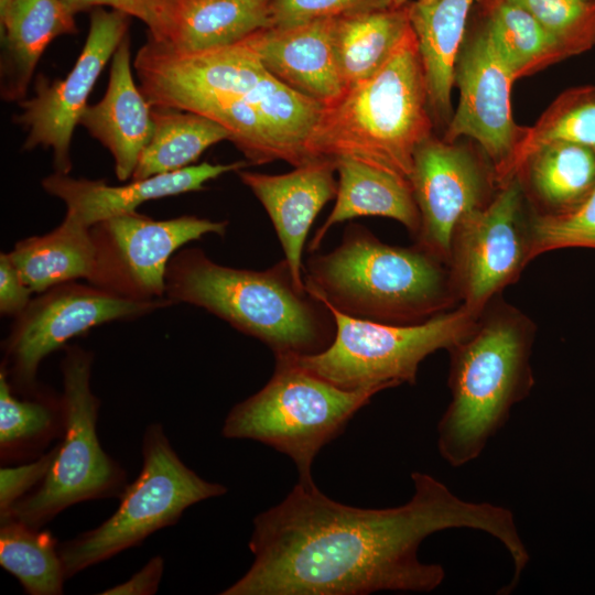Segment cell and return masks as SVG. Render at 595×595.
<instances>
[{"instance_id": "obj_31", "label": "cell", "mask_w": 595, "mask_h": 595, "mask_svg": "<svg viewBox=\"0 0 595 595\" xmlns=\"http://www.w3.org/2000/svg\"><path fill=\"white\" fill-rule=\"evenodd\" d=\"M484 29L516 79L566 58L530 13L505 0L494 4Z\"/></svg>"}, {"instance_id": "obj_14", "label": "cell", "mask_w": 595, "mask_h": 595, "mask_svg": "<svg viewBox=\"0 0 595 595\" xmlns=\"http://www.w3.org/2000/svg\"><path fill=\"white\" fill-rule=\"evenodd\" d=\"M515 80L485 29L462 45L454 80L459 102L444 140H475L493 161L494 176L510 159L522 130L511 110Z\"/></svg>"}, {"instance_id": "obj_5", "label": "cell", "mask_w": 595, "mask_h": 595, "mask_svg": "<svg viewBox=\"0 0 595 595\" xmlns=\"http://www.w3.org/2000/svg\"><path fill=\"white\" fill-rule=\"evenodd\" d=\"M428 90L412 28L385 65L323 107L309 161L351 158L410 182L416 148L431 137Z\"/></svg>"}, {"instance_id": "obj_38", "label": "cell", "mask_w": 595, "mask_h": 595, "mask_svg": "<svg viewBox=\"0 0 595 595\" xmlns=\"http://www.w3.org/2000/svg\"><path fill=\"white\" fill-rule=\"evenodd\" d=\"M164 571V560L161 555L151 558L128 581L104 591L102 595H151L155 594Z\"/></svg>"}, {"instance_id": "obj_37", "label": "cell", "mask_w": 595, "mask_h": 595, "mask_svg": "<svg viewBox=\"0 0 595 595\" xmlns=\"http://www.w3.org/2000/svg\"><path fill=\"white\" fill-rule=\"evenodd\" d=\"M33 292L25 284L8 252L0 255V312L18 316L31 302Z\"/></svg>"}, {"instance_id": "obj_2", "label": "cell", "mask_w": 595, "mask_h": 595, "mask_svg": "<svg viewBox=\"0 0 595 595\" xmlns=\"http://www.w3.org/2000/svg\"><path fill=\"white\" fill-rule=\"evenodd\" d=\"M536 326L518 309L493 300L450 349L451 401L437 423V450L452 467L476 459L526 399Z\"/></svg>"}, {"instance_id": "obj_27", "label": "cell", "mask_w": 595, "mask_h": 595, "mask_svg": "<svg viewBox=\"0 0 595 595\" xmlns=\"http://www.w3.org/2000/svg\"><path fill=\"white\" fill-rule=\"evenodd\" d=\"M529 180L533 195L547 208L561 214L577 206L595 186V151L556 141L536 150L518 175Z\"/></svg>"}, {"instance_id": "obj_12", "label": "cell", "mask_w": 595, "mask_h": 595, "mask_svg": "<svg viewBox=\"0 0 595 595\" xmlns=\"http://www.w3.org/2000/svg\"><path fill=\"white\" fill-rule=\"evenodd\" d=\"M227 221L193 215L155 220L138 212L90 227L96 250L90 284L122 298L151 301L165 296L167 266L184 245L208 234L224 236Z\"/></svg>"}, {"instance_id": "obj_40", "label": "cell", "mask_w": 595, "mask_h": 595, "mask_svg": "<svg viewBox=\"0 0 595 595\" xmlns=\"http://www.w3.org/2000/svg\"><path fill=\"white\" fill-rule=\"evenodd\" d=\"M14 0H0V22L4 20Z\"/></svg>"}, {"instance_id": "obj_20", "label": "cell", "mask_w": 595, "mask_h": 595, "mask_svg": "<svg viewBox=\"0 0 595 595\" xmlns=\"http://www.w3.org/2000/svg\"><path fill=\"white\" fill-rule=\"evenodd\" d=\"M74 15L62 0H14L1 29L0 96L25 99L36 65L57 36L77 32Z\"/></svg>"}, {"instance_id": "obj_25", "label": "cell", "mask_w": 595, "mask_h": 595, "mask_svg": "<svg viewBox=\"0 0 595 595\" xmlns=\"http://www.w3.org/2000/svg\"><path fill=\"white\" fill-rule=\"evenodd\" d=\"M410 29L408 8L336 18L334 46L345 90L379 71Z\"/></svg>"}, {"instance_id": "obj_35", "label": "cell", "mask_w": 595, "mask_h": 595, "mask_svg": "<svg viewBox=\"0 0 595 595\" xmlns=\"http://www.w3.org/2000/svg\"><path fill=\"white\" fill-rule=\"evenodd\" d=\"M57 445L29 463L0 469V517L36 488L48 473L56 455Z\"/></svg>"}, {"instance_id": "obj_23", "label": "cell", "mask_w": 595, "mask_h": 595, "mask_svg": "<svg viewBox=\"0 0 595 595\" xmlns=\"http://www.w3.org/2000/svg\"><path fill=\"white\" fill-rule=\"evenodd\" d=\"M8 255L31 291L42 293L78 279L89 281L96 250L90 228L66 214L52 231L20 240Z\"/></svg>"}, {"instance_id": "obj_17", "label": "cell", "mask_w": 595, "mask_h": 595, "mask_svg": "<svg viewBox=\"0 0 595 595\" xmlns=\"http://www.w3.org/2000/svg\"><path fill=\"white\" fill-rule=\"evenodd\" d=\"M247 165V161L203 162L118 186L108 185L104 180L74 178L55 172L43 178L42 186L65 203L67 215L90 228L108 218L137 212L138 206L148 201L202 191L205 183Z\"/></svg>"}, {"instance_id": "obj_29", "label": "cell", "mask_w": 595, "mask_h": 595, "mask_svg": "<svg viewBox=\"0 0 595 595\" xmlns=\"http://www.w3.org/2000/svg\"><path fill=\"white\" fill-rule=\"evenodd\" d=\"M64 429L62 398L37 393L18 398L0 369V455L2 462L36 455Z\"/></svg>"}, {"instance_id": "obj_19", "label": "cell", "mask_w": 595, "mask_h": 595, "mask_svg": "<svg viewBox=\"0 0 595 595\" xmlns=\"http://www.w3.org/2000/svg\"><path fill=\"white\" fill-rule=\"evenodd\" d=\"M79 125L112 154L119 181L132 177L153 133L152 106L137 86L127 34L111 57L104 97L84 110Z\"/></svg>"}, {"instance_id": "obj_7", "label": "cell", "mask_w": 595, "mask_h": 595, "mask_svg": "<svg viewBox=\"0 0 595 595\" xmlns=\"http://www.w3.org/2000/svg\"><path fill=\"white\" fill-rule=\"evenodd\" d=\"M332 313L335 335L327 348L289 359L345 390L378 392L415 383L420 364L439 349H450L472 328L477 316L462 305L418 324H387Z\"/></svg>"}, {"instance_id": "obj_34", "label": "cell", "mask_w": 595, "mask_h": 595, "mask_svg": "<svg viewBox=\"0 0 595 595\" xmlns=\"http://www.w3.org/2000/svg\"><path fill=\"white\" fill-rule=\"evenodd\" d=\"M391 0H271L272 26L289 28L321 19L386 9Z\"/></svg>"}, {"instance_id": "obj_30", "label": "cell", "mask_w": 595, "mask_h": 595, "mask_svg": "<svg viewBox=\"0 0 595 595\" xmlns=\"http://www.w3.org/2000/svg\"><path fill=\"white\" fill-rule=\"evenodd\" d=\"M15 519L1 521L0 565L30 595H60L66 580L58 543L50 531Z\"/></svg>"}, {"instance_id": "obj_6", "label": "cell", "mask_w": 595, "mask_h": 595, "mask_svg": "<svg viewBox=\"0 0 595 595\" xmlns=\"http://www.w3.org/2000/svg\"><path fill=\"white\" fill-rule=\"evenodd\" d=\"M376 393L374 389H342L289 359H275L270 380L232 407L221 434L255 440L284 453L294 462L299 482L311 484L317 453L343 433Z\"/></svg>"}, {"instance_id": "obj_15", "label": "cell", "mask_w": 595, "mask_h": 595, "mask_svg": "<svg viewBox=\"0 0 595 595\" xmlns=\"http://www.w3.org/2000/svg\"><path fill=\"white\" fill-rule=\"evenodd\" d=\"M410 183L420 214L418 245L448 264L456 227L485 204V173L465 148L430 137L414 152Z\"/></svg>"}, {"instance_id": "obj_4", "label": "cell", "mask_w": 595, "mask_h": 595, "mask_svg": "<svg viewBox=\"0 0 595 595\" xmlns=\"http://www.w3.org/2000/svg\"><path fill=\"white\" fill-rule=\"evenodd\" d=\"M305 290L349 316L418 324L457 301L448 264L420 245L391 246L360 225L332 251L307 259Z\"/></svg>"}, {"instance_id": "obj_33", "label": "cell", "mask_w": 595, "mask_h": 595, "mask_svg": "<svg viewBox=\"0 0 595 595\" xmlns=\"http://www.w3.org/2000/svg\"><path fill=\"white\" fill-rule=\"evenodd\" d=\"M564 248L595 249V186L569 212L531 217L530 260L543 252Z\"/></svg>"}, {"instance_id": "obj_8", "label": "cell", "mask_w": 595, "mask_h": 595, "mask_svg": "<svg viewBox=\"0 0 595 595\" xmlns=\"http://www.w3.org/2000/svg\"><path fill=\"white\" fill-rule=\"evenodd\" d=\"M226 493L223 484L203 479L182 462L162 424H149L140 474L126 486L118 509L98 527L58 543L66 580L173 526L192 505Z\"/></svg>"}, {"instance_id": "obj_41", "label": "cell", "mask_w": 595, "mask_h": 595, "mask_svg": "<svg viewBox=\"0 0 595 595\" xmlns=\"http://www.w3.org/2000/svg\"><path fill=\"white\" fill-rule=\"evenodd\" d=\"M410 0H391V4L394 7V8H401L402 6H404L407 2H409ZM413 1H419V2H422V1H430V0H413Z\"/></svg>"}, {"instance_id": "obj_28", "label": "cell", "mask_w": 595, "mask_h": 595, "mask_svg": "<svg viewBox=\"0 0 595 595\" xmlns=\"http://www.w3.org/2000/svg\"><path fill=\"white\" fill-rule=\"evenodd\" d=\"M556 141L595 151V86L562 93L532 127L522 128L510 159L494 180L499 186L509 182L536 150Z\"/></svg>"}, {"instance_id": "obj_13", "label": "cell", "mask_w": 595, "mask_h": 595, "mask_svg": "<svg viewBox=\"0 0 595 595\" xmlns=\"http://www.w3.org/2000/svg\"><path fill=\"white\" fill-rule=\"evenodd\" d=\"M128 26L129 15L95 9L86 42L66 77L51 82L39 75L34 96L19 102L21 112L14 121L26 131L23 149H52L57 173L68 174L72 169L69 149L74 130L98 76L128 34Z\"/></svg>"}, {"instance_id": "obj_39", "label": "cell", "mask_w": 595, "mask_h": 595, "mask_svg": "<svg viewBox=\"0 0 595 595\" xmlns=\"http://www.w3.org/2000/svg\"><path fill=\"white\" fill-rule=\"evenodd\" d=\"M161 9H162V12L169 23V26L172 28V22H173V13H174V10H175V7L178 2V0H158Z\"/></svg>"}, {"instance_id": "obj_32", "label": "cell", "mask_w": 595, "mask_h": 595, "mask_svg": "<svg viewBox=\"0 0 595 595\" xmlns=\"http://www.w3.org/2000/svg\"><path fill=\"white\" fill-rule=\"evenodd\" d=\"M530 13L563 48L566 57L595 45L594 0H505Z\"/></svg>"}, {"instance_id": "obj_10", "label": "cell", "mask_w": 595, "mask_h": 595, "mask_svg": "<svg viewBox=\"0 0 595 595\" xmlns=\"http://www.w3.org/2000/svg\"><path fill=\"white\" fill-rule=\"evenodd\" d=\"M171 304L167 298L151 301L122 298L90 283L58 284L32 299L15 316L3 343L1 365L15 392L37 393L41 361L66 342L93 327L142 316Z\"/></svg>"}, {"instance_id": "obj_36", "label": "cell", "mask_w": 595, "mask_h": 595, "mask_svg": "<svg viewBox=\"0 0 595 595\" xmlns=\"http://www.w3.org/2000/svg\"><path fill=\"white\" fill-rule=\"evenodd\" d=\"M66 8L76 14L93 7L108 6L129 17L142 21L149 30V36L165 41L169 34L167 22L158 0H62Z\"/></svg>"}, {"instance_id": "obj_9", "label": "cell", "mask_w": 595, "mask_h": 595, "mask_svg": "<svg viewBox=\"0 0 595 595\" xmlns=\"http://www.w3.org/2000/svg\"><path fill=\"white\" fill-rule=\"evenodd\" d=\"M93 354L65 347L61 363L64 429L53 464L40 485L0 520L15 519L41 528L64 509L87 500L122 494L125 469L101 447L97 436L99 399L90 389Z\"/></svg>"}, {"instance_id": "obj_24", "label": "cell", "mask_w": 595, "mask_h": 595, "mask_svg": "<svg viewBox=\"0 0 595 595\" xmlns=\"http://www.w3.org/2000/svg\"><path fill=\"white\" fill-rule=\"evenodd\" d=\"M271 0H178L167 41L186 51L232 45L271 28Z\"/></svg>"}, {"instance_id": "obj_26", "label": "cell", "mask_w": 595, "mask_h": 595, "mask_svg": "<svg viewBox=\"0 0 595 595\" xmlns=\"http://www.w3.org/2000/svg\"><path fill=\"white\" fill-rule=\"evenodd\" d=\"M153 133L143 149L132 180L174 172L190 165L230 133L206 116L152 107Z\"/></svg>"}, {"instance_id": "obj_3", "label": "cell", "mask_w": 595, "mask_h": 595, "mask_svg": "<svg viewBox=\"0 0 595 595\" xmlns=\"http://www.w3.org/2000/svg\"><path fill=\"white\" fill-rule=\"evenodd\" d=\"M165 284L173 304L207 310L264 343L275 359L317 354L335 335L332 313L295 285L285 260L262 271L236 269L187 248L170 260Z\"/></svg>"}, {"instance_id": "obj_16", "label": "cell", "mask_w": 595, "mask_h": 595, "mask_svg": "<svg viewBox=\"0 0 595 595\" xmlns=\"http://www.w3.org/2000/svg\"><path fill=\"white\" fill-rule=\"evenodd\" d=\"M335 19L261 29L239 43L284 85L325 107L345 91L335 55Z\"/></svg>"}, {"instance_id": "obj_22", "label": "cell", "mask_w": 595, "mask_h": 595, "mask_svg": "<svg viewBox=\"0 0 595 595\" xmlns=\"http://www.w3.org/2000/svg\"><path fill=\"white\" fill-rule=\"evenodd\" d=\"M474 0L413 1L408 8L428 90L429 108L445 118L451 112L455 67Z\"/></svg>"}, {"instance_id": "obj_11", "label": "cell", "mask_w": 595, "mask_h": 595, "mask_svg": "<svg viewBox=\"0 0 595 595\" xmlns=\"http://www.w3.org/2000/svg\"><path fill=\"white\" fill-rule=\"evenodd\" d=\"M499 187L490 202L462 219L452 239L448 267L458 305L474 314L531 261V218L523 214L522 182L516 176Z\"/></svg>"}, {"instance_id": "obj_21", "label": "cell", "mask_w": 595, "mask_h": 595, "mask_svg": "<svg viewBox=\"0 0 595 595\" xmlns=\"http://www.w3.org/2000/svg\"><path fill=\"white\" fill-rule=\"evenodd\" d=\"M333 164L338 173L336 202L311 240V251L318 249L335 224L363 216L398 220L416 237L420 214L408 180L351 158L336 159Z\"/></svg>"}, {"instance_id": "obj_18", "label": "cell", "mask_w": 595, "mask_h": 595, "mask_svg": "<svg viewBox=\"0 0 595 595\" xmlns=\"http://www.w3.org/2000/svg\"><path fill=\"white\" fill-rule=\"evenodd\" d=\"M334 172L335 166L328 160H314L284 174L237 172L268 213L292 279L301 290H305L302 278L305 239L320 210L336 197Z\"/></svg>"}, {"instance_id": "obj_1", "label": "cell", "mask_w": 595, "mask_h": 595, "mask_svg": "<svg viewBox=\"0 0 595 595\" xmlns=\"http://www.w3.org/2000/svg\"><path fill=\"white\" fill-rule=\"evenodd\" d=\"M414 493L404 505L369 509L335 501L315 483L298 482L274 507L253 519L255 560L221 595H366L380 591L428 593L445 571L419 560L430 534L469 528L507 549L519 578L530 554L510 509L466 501L426 473L411 475Z\"/></svg>"}]
</instances>
